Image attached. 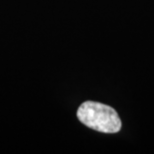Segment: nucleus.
Listing matches in <instances>:
<instances>
[{
    "mask_svg": "<svg viewBox=\"0 0 154 154\" xmlns=\"http://www.w3.org/2000/svg\"><path fill=\"white\" fill-rule=\"evenodd\" d=\"M77 118L87 127L102 133H116L121 129V120L114 109L105 104L86 101L77 110Z\"/></svg>",
    "mask_w": 154,
    "mask_h": 154,
    "instance_id": "obj_1",
    "label": "nucleus"
}]
</instances>
